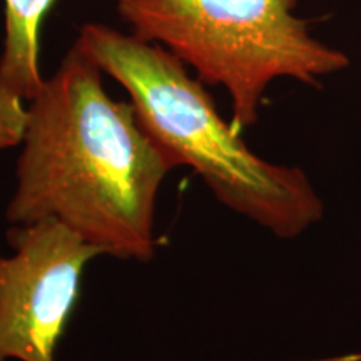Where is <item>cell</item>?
Instances as JSON below:
<instances>
[{"label":"cell","mask_w":361,"mask_h":361,"mask_svg":"<svg viewBox=\"0 0 361 361\" xmlns=\"http://www.w3.org/2000/svg\"><path fill=\"white\" fill-rule=\"evenodd\" d=\"M101 72L74 44L29 101L6 219L54 218L102 255L147 263L157 247V194L174 166L133 102L106 92Z\"/></svg>","instance_id":"6da1fadb"},{"label":"cell","mask_w":361,"mask_h":361,"mask_svg":"<svg viewBox=\"0 0 361 361\" xmlns=\"http://www.w3.org/2000/svg\"><path fill=\"white\" fill-rule=\"evenodd\" d=\"M6 238L13 252L0 255V361H56L85 266L102 251L54 218L12 224Z\"/></svg>","instance_id":"277c9868"},{"label":"cell","mask_w":361,"mask_h":361,"mask_svg":"<svg viewBox=\"0 0 361 361\" xmlns=\"http://www.w3.org/2000/svg\"><path fill=\"white\" fill-rule=\"evenodd\" d=\"M296 0H117V12L144 42H161L207 85L231 96L233 128L258 121L276 78L318 85L350 61L311 37L293 16Z\"/></svg>","instance_id":"3957f363"},{"label":"cell","mask_w":361,"mask_h":361,"mask_svg":"<svg viewBox=\"0 0 361 361\" xmlns=\"http://www.w3.org/2000/svg\"><path fill=\"white\" fill-rule=\"evenodd\" d=\"M75 44L128 90L139 123L174 168L189 166L229 209L283 239L323 218L308 176L256 156L173 52L102 24L82 25Z\"/></svg>","instance_id":"7a4b0ae2"},{"label":"cell","mask_w":361,"mask_h":361,"mask_svg":"<svg viewBox=\"0 0 361 361\" xmlns=\"http://www.w3.org/2000/svg\"><path fill=\"white\" fill-rule=\"evenodd\" d=\"M56 0H4L6 39L0 56V79L24 101L42 89L40 75V25Z\"/></svg>","instance_id":"5b68a950"},{"label":"cell","mask_w":361,"mask_h":361,"mask_svg":"<svg viewBox=\"0 0 361 361\" xmlns=\"http://www.w3.org/2000/svg\"><path fill=\"white\" fill-rule=\"evenodd\" d=\"M25 124L24 99L0 79V151L19 146L24 139Z\"/></svg>","instance_id":"8992f818"}]
</instances>
